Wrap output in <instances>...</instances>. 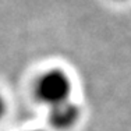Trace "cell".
<instances>
[{
    "label": "cell",
    "mask_w": 131,
    "mask_h": 131,
    "mask_svg": "<svg viewBox=\"0 0 131 131\" xmlns=\"http://www.w3.org/2000/svg\"><path fill=\"white\" fill-rule=\"evenodd\" d=\"M71 92V81L64 71L50 70L40 75L35 85L36 98L49 107L68 101Z\"/></svg>",
    "instance_id": "6da1fadb"
},
{
    "label": "cell",
    "mask_w": 131,
    "mask_h": 131,
    "mask_svg": "<svg viewBox=\"0 0 131 131\" xmlns=\"http://www.w3.org/2000/svg\"><path fill=\"white\" fill-rule=\"evenodd\" d=\"M80 116V110L77 105L66 101L59 105H54L49 110V123L57 130H67L75 124Z\"/></svg>",
    "instance_id": "7a4b0ae2"
},
{
    "label": "cell",
    "mask_w": 131,
    "mask_h": 131,
    "mask_svg": "<svg viewBox=\"0 0 131 131\" xmlns=\"http://www.w3.org/2000/svg\"><path fill=\"white\" fill-rule=\"evenodd\" d=\"M3 112H4V102H3L2 96H0V117H2Z\"/></svg>",
    "instance_id": "3957f363"
},
{
    "label": "cell",
    "mask_w": 131,
    "mask_h": 131,
    "mask_svg": "<svg viewBox=\"0 0 131 131\" xmlns=\"http://www.w3.org/2000/svg\"><path fill=\"white\" fill-rule=\"evenodd\" d=\"M29 131H39V130H29Z\"/></svg>",
    "instance_id": "277c9868"
}]
</instances>
